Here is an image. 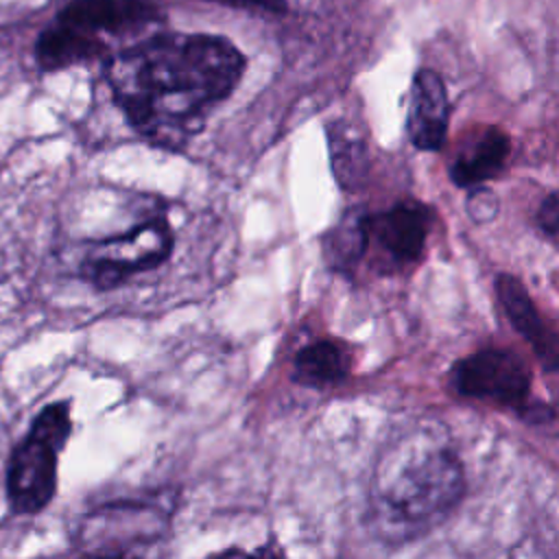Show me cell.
Instances as JSON below:
<instances>
[{
	"instance_id": "6da1fadb",
	"label": "cell",
	"mask_w": 559,
	"mask_h": 559,
	"mask_svg": "<svg viewBox=\"0 0 559 559\" xmlns=\"http://www.w3.org/2000/svg\"><path fill=\"white\" fill-rule=\"evenodd\" d=\"M245 66L225 37L164 33L118 52L107 66V83L138 133L175 148L234 92Z\"/></svg>"
},
{
	"instance_id": "7a4b0ae2",
	"label": "cell",
	"mask_w": 559,
	"mask_h": 559,
	"mask_svg": "<svg viewBox=\"0 0 559 559\" xmlns=\"http://www.w3.org/2000/svg\"><path fill=\"white\" fill-rule=\"evenodd\" d=\"M465 489L459 456L435 430L413 428L380 452L369 483V522L380 537L406 542L439 524Z\"/></svg>"
},
{
	"instance_id": "3957f363",
	"label": "cell",
	"mask_w": 559,
	"mask_h": 559,
	"mask_svg": "<svg viewBox=\"0 0 559 559\" xmlns=\"http://www.w3.org/2000/svg\"><path fill=\"white\" fill-rule=\"evenodd\" d=\"M72 430L70 404L52 402L37 413L7 465V496L15 513H39L57 491V465Z\"/></svg>"
},
{
	"instance_id": "277c9868",
	"label": "cell",
	"mask_w": 559,
	"mask_h": 559,
	"mask_svg": "<svg viewBox=\"0 0 559 559\" xmlns=\"http://www.w3.org/2000/svg\"><path fill=\"white\" fill-rule=\"evenodd\" d=\"M173 249V231L164 216L98 242L83 262V275L98 288H114L140 271L159 266Z\"/></svg>"
},
{
	"instance_id": "5b68a950",
	"label": "cell",
	"mask_w": 559,
	"mask_h": 559,
	"mask_svg": "<svg viewBox=\"0 0 559 559\" xmlns=\"http://www.w3.org/2000/svg\"><path fill=\"white\" fill-rule=\"evenodd\" d=\"M452 386L465 397L522 411L531 393V371L520 354L489 347L454 365Z\"/></svg>"
},
{
	"instance_id": "8992f818",
	"label": "cell",
	"mask_w": 559,
	"mask_h": 559,
	"mask_svg": "<svg viewBox=\"0 0 559 559\" xmlns=\"http://www.w3.org/2000/svg\"><path fill=\"white\" fill-rule=\"evenodd\" d=\"M157 20L159 11L146 0H72L59 13L57 24L103 41L100 35L140 31Z\"/></svg>"
},
{
	"instance_id": "52a82bcc",
	"label": "cell",
	"mask_w": 559,
	"mask_h": 559,
	"mask_svg": "<svg viewBox=\"0 0 559 559\" xmlns=\"http://www.w3.org/2000/svg\"><path fill=\"white\" fill-rule=\"evenodd\" d=\"M450 100L441 76L435 70H419L413 79L406 131L415 148L439 151L448 135Z\"/></svg>"
},
{
	"instance_id": "ba28073f",
	"label": "cell",
	"mask_w": 559,
	"mask_h": 559,
	"mask_svg": "<svg viewBox=\"0 0 559 559\" xmlns=\"http://www.w3.org/2000/svg\"><path fill=\"white\" fill-rule=\"evenodd\" d=\"M430 227V212L419 201H400L378 216H369V234L378 238L384 253L397 262H415L421 251Z\"/></svg>"
},
{
	"instance_id": "9c48e42d",
	"label": "cell",
	"mask_w": 559,
	"mask_h": 559,
	"mask_svg": "<svg viewBox=\"0 0 559 559\" xmlns=\"http://www.w3.org/2000/svg\"><path fill=\"white\" fill-rule=\"evenodd\" d=\"M496 295L511 325L520 332V336H524V341H528V345L546 362V367L555 369V362H557L555 334L546 330L524 284L515 275L500 273L496 277Z\"/></svg>"
},
{
	"instance_id": "30bf717a",
	"label": "cell",
	"mask_w": 559,
	"mask_h": 559,
	"mask_svg": "<svg viewBox=\"0 0 559 559\" xmlns=\"http://www.w3.org/2000/svg\"><path fill=\"white\" fill-rule=\"evenodd\" d=\"M509 135L496 127L480 131L467 146L459 151L450 166V179L459 188H476L496 177L509 157Z\"/></svg>"
},
{
	"instance_id": "8fae6325",
	"label": "cell",
	"mask_w": 559,
	"mask_h": 559,
	"mask_svg": "<svg viewBox=\"0 0 559 559\" xmlns=\"http://www.w3.org/2000/svg\"><path fill=\"white\" fill-rule=\"evenodd\" d=\"M369 240V214L362 207L347 210L323 238V258L336 273L349 275L362 260Z\"/></svg>"
},
{
	"instance_id": "7c38bea8",
	"label": "cell",
	"mask_w": 559,
	"mask_h": 559,
	"mask_svg": "<svg viewBox=\"0 0 559 559\" xmlns=\"http://www.w3.org/2000/svg\"><path fill=\"white\" fill-rule=\"evenodd\" d=\"M349 373V356L343 345L330 338L301 347L293 362V376L304 386H334Z\"/></svg>"
},
{
	"instance_id": "4fadbf2b",
	"label": "cell",
	"mask_w": 559,
	"mask_h": 559,
	"mask_svg": "<svg viewBox=\"0 0 559 559\" xmlns=\"http://www.w3.org/2000/svg\"><path fill=\"white\" fill-rule=\"evenodd\" d=\"M328 146L332 173L341 188L358 190L367 175V144L362 133L347 120H336L328 127Z\"/></svg>"
},
{
	"instance_id": "5bb4252c",
	"label": "cell",
	"mask_w": 559,
	"mask_h": 559,
	"mask_svg": "<svg viewBox=\"0 0 559 559\" xmlns=\"http://www.w3.org/2000/svg\"><path fill=\"white\" fill-rule=\"evenodd\" d=\"M35 55L44 68L57 70V68H66V66H74V63H83V61L103 57L105 44L98 39L85 37L76 31H70L66 26H59L55 22L50 28H46L39 35Z\"/></svg>"
},
{
	"instance_id": "9a60e30c",
	"label": "cell",
	"mask_w": 559,
	"mask_h": 559,
	"mask_svg": "<svg viewBox=\"0 0 559 559\" xmlns=\"http://www.w3.org/2000/svg\"><path fill=\"white\" fill-rule=\"evenodd\" d=\"M467 214L474 223H487L498 214V199L487 186L469 188Z\"/></svg>"
},
{
	"instance_id": "2e32d148",
	"label": "cell",
	"mask_w": 559,
	"mask_h": 559,
	"mask_svg": "<svg viewBox=\"0 0 559 559\" xmlns=\"http://www.w3.org/2000/svg\"><path fill=\"white\" fill-rule=\"evenodd\" d=\"M537 225L539 229L544 231V236L548 240H557V231H559V201H557V194L550 192L542 203H539V210H537Z\"/></svg>"
},
{
	"instance_id": "e0dca14e",
	"label": "cell",
	"mask_w": 559,
	"mask_h": 559,
	"mask_svg": "<svg viewBox=\"0 0 559 559\" xmlns=\"http://www.w3.org/2000/svg\"><path fill=\"white\" fill-rule=\"evenodd\" d=\"M205 2H216L225 7L260 11V13H275V15L286 13V0H205Z\"/></svg>"
},
{
	"instance_id": "ac0fdd59",
	"label": "cell",
	"mask_w": 559,
	"mask_h": 559,
	"mask_svg": "<svg viewBox=\"0 0 559 559\" xmlns=\"http://www.w3.org/2000/svg\"><path fill=\"white\" fill-rule=\"evenodd\" d=\"M207 559H284L282 552L275 546H264L258 548L255 552H242V550H223L218 555H212Z\"/></svg>"
},
{
	"instance_id": "d6986e66",
	"label": "cell",
	"mask_w": 559,
	"mask_h": 559,
	"mask_svg": "<svg viewBox=\"0 0 559 559\" xmlns=\"http://www.w3.org/2000/svg\"><path fill=\"white\" fill-rule=\"evenodd\" d=\"M87 559H118V557H105V555H94V557H87Z\"/></svg>"
}]
</instances>
